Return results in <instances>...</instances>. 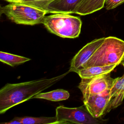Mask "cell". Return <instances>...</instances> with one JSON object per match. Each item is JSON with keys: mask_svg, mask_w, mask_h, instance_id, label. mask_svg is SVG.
<instances>
[{"mask_svg": "<svg viewBox=\"0 0 124 124\" xmlns=\"http://www.w3.org/2000/svg\"><path fill=\"white\" fill-rule=\"evenodd\" d=\"M69 72V70L62 75L50 78L6 84L0 90V113H4L14 106L33 98L37 94L59 81Z\"/></svg>", "mask_w": 124, "mask_h": 124, "instance_id": "obj_1", "label": "cell"}, {"mask_svg": "<svg viewBox=\"0 0 124 124\" xmlns=\"http://www.w3.org/2000/svg\"><path fill=\"white\" fill-rule=\"evenodd\" d=\"M124 56V41L115 37L109 36L105 38L92 56L78 70L94 66L118 65Z\"/></svg>", "mask_w": 124, "mask_h": 124, "instance_id": "obj_2", "label": "cell"}, {"mask_svg": "<svg viewBox=\"0 0 124 124\" xmlns=\"http://www.w3.org/2000/svg\"><path fill=\"white\" fill-rule=\"evenodd\" d=\"M42 24L49 32L57 36L75 38L80 33L82 21L79 17L68 14L54 13L45 16Z\"/></svg>", "mask_w": 124, "mask_h": 124, "instance_id": "obj_3", "label": "cell"}, {"mask_svg": "<svg viewBox=\"0 0 124 124\" xmlns=\"http://www.w3.org/2000/svg\"><path fill=\"white\" fill-rule=\"evenodd\" d=\"M0 13L5 15L12 22L26 25H34L42 23L47 13L28 5L19 2H9L1 7Z\"/></svg>", "mask_w": 124, "mask_h": 124, "instance_id": "obj_4", "label": "cell"}, {"mask_svg": "<svg viewBox=\"0 0 124 124\" xmlns=\"http://www.w3.org/2000/svg\"><path fill=\"white\" fill-rule=\"evenodd\" d=\"M56 116L59 124H96L100 123L98 118L93 117L91 114L84 104L77 108L59 106L56 109Z\"/></svg>", "mask_w": 124, "mask_h": 124, "instance_id": "obj_5", "label": "cell"}, {"mask_svg": "<svg viewBox=\"0 0 124 124\" xmlns=\"http://www.w3.org/2000/svg\"><path fill=\"white\" fill-rule=\"evenodd\" d=\"M115 78L110 77V73L90 78H81L78 88L81 92L83 99L89 95L102 93L110 89Z\"/></svg>", "mask_w": 124, "mask_h": 124, "instance_id": "obj_6", "label": "cell"}, {"mask_svg": "<svg viewBox=\"0 0 124 124\" xmlns=\"http://www.w3.org/2000/svg\"><path fill=\"white\" fill-rule=\"evenodd\" d=\"M110 89L98 94L89 95L83 99L84 105L95 118H99L104 114L105 111L110 100Z\"/></svg>", "mask_w": 124, "mask_h": 124, "instance_id": "obj_7", "label": "cell"}, {"mask_svg": "<svg viewBox=\"0 0 124 124\" xmlns=\"http://www.w3.org/2000/svg\"><path fill=\"white\" fill-rule=\"evenodd\" d=\"M104 39L105 37L95 39L84 46L72 59L69 71L76 72L92 56Z\"/></svg>", "mask_w": 124, "mask_h": 124, "instance_id": "obj_8", "label": "cell"}, {"mask_svg": "<svg viewBox=\"0 0 124 124\" xmlns=\"http://www.w3.org/2000/svg\"><path fill=\"white\" fill-rule=\"evenodd\" d=\"M110 100L104 114L109 112L112 109L120 106L124 98V74L115 78L114 82L110 89Z\"/></svg>", "mask_w": 124, "mask_h": 124, "instance_id": "obj_9", "label": "cell"}, {"mask_svg": "<svg viewBox=\"0 0 124 124\" xmlns=\"http://www.w3.org/2000/svg\"><path fill=\"white\" fill-rule=\"evenodd\" d=\"M82 0H55L47 7V13L75 14L78 6Z\"/></svg>", "mask_w": 124, "mask_h": 124, "instance_id": "obj_10", "label": "cell"}, {"mask_svg": "<svg viewBox=\"0 0 124 124\" xmlns=\"http://www.w3.org/2000/svg\"><path fill=\"white\" fill-rule=\"evenodd\" d=\"M118 66L111 64L106 66H94L85 68L76 71L81 78H90L100 75L108 74L112 71Z\"/></svg>", "mask_w": 124, "mask_h": 124, "instance_id": "obj_11", "label": "cell"}, {"mask_svg": "<svg viewBox=\"0 0 124 124\" xmlns=\"http://www.w3.org/2000/svg\"><path fill=\"white\" fill-rule=\"evenodd\" d=\"M106 0H82L77 8V14L85 16L99 11L105 6Z\"/></svg>", "mask_w": 124, "mask_h": 124, "instance_id": "obj_12", "label": "cell"}, {"mask_svg": "<svg viewBox=\"0 0 124 124\" xmlns=\"http://www.w3.org/2000/svg\"><path fill=\"white\" fill-rule=\"evenodd\" d=\"M69 96V93L67 91L57 89L46 93H40L35 95L33 98L44 99L52 101H60L67 99Z\"/></svg>", "mask_w": 124, "mask_h": 124, "instance_id": "obj_13", "label": "cell"}, {"mask_svg": "<svg viewBox=\"0 0 124 124\" xmlns=\"http://www.w3.org/2000/svg\"><path fill=\"white\" fill-rule=\"evenodd\" d=\"M30 60L31 59L28 58L14 55L5 52H0V62L12 67L23 63L30 61Z\"/></svg>", "mask_w": 124, "mask_h": 124, "instance_id": "obj_14", "label": "cell"}, {"mask_svg": "<svg viewBox=\"0 0 124 124\" xmlns=\"http://www.w3.org/2000/svg\"><path fill=\"white\" fill-rule=\"evenodd\" d=\"M21 124H59L56 116L47 117H16Z\"/></svg>", "mask_w": 124, "mask_h": 124, "instance_id": "obj_15", "label": "cell"}, {"mask_svg": "<svg viewBox=\"0 0 124 124\" xmlns=\"http://www.w3.org/2000/svg\"><path fill=\"white\" fill-rule=\"evenodd\" d=\"M54 0H20L16 2L28 5L46 12L48 5Z\"/></svg>", "mask_w": 124, "mask_h": 124, "instance_id": "obj_16", "label": "cell"}, {"mask_svg": "<svg viewBox=\"0 0 124 124\" xmlns=\"http://www.w3.org/2000/svg\"><path fill=\"white\" fill-rule=\"evenodd\" d=\"M124 3V0H106L105 7L107 10H111Z\"/></svg>", "mask_w": 124, "mask_h": 124, "instance_id": "obj_17", "label": "cell"}, {"mask_svg": "<svg viewBox=\"0 0 124 124\" xmlns=\"http://www.w3.org/2000/svg\"><path fill=\"white\" fill-rule=\"evenodd\" d=\"M1 124H21V122L16 118L15 117L13 120H11L10 121L6 123H3Z\"/></svg>", "mask_w": 124, "mask_h": 124, "instance_id": "obj_18", "label": "cell"}, {"mask_svg": "<svg viewBox=\"0 0 124 124\" xmlns=\"http://www.w3.org/2000/svg\"><path fill=\"white\" fill-rule=\"evenodd\" d=\"M7 2H18L19 1V0H4Z\"/></svg>", "mask_w": 124, "mask_h": 124, "instance_id": "obj_19", "label": "cell"}, {"mask_svg": "<svg viewBox=\"0 0 124 124\" xmlns=\"http://www.w3.org/2000/svg\"><path fill=\"white\" fill-rule=\"evenodd\" d=\"M121 63L123 65V66L124 67V57H123V59H122V60L121 62Z\"/></svg>", "mask_w": 124, "mask_h": 124, "instance_id": "obj_20", "label": "cell"}]
</instances>
